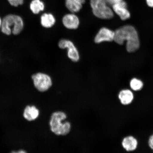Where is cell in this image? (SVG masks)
<instances>
[{
  "mask_svg": "<svg viewBox=\"0 0 153 153\" xmlns=\"http://www.w3.org/2000/svg\"><path fill=\"white\" fill-rule=\"evenodd\" d=\"M114 41L120 45L126 41V49L129 53L135 52L140 46L138 33L135 28L131 25L123 26L114 31Z\"/></svg>",
  "mask_w": 153,
  "mask_h": 153,
  "instance_id": "obj_1",
  "label": "cell"
},
{
  "mask_svg": "<svg viewBox=\"0 0 153 153\" xmlns=\"http://www.w3.org/2000/svg\"><path fill=\"white\" fill-rule=\"evenodd\" d=\"M25 27L24 19L22 15L16 13H9L3 17L0 31L7 36H17L22 33Z\"/></svg>",
  "mask_w": 153,
  "mask_h": 153,
  "instance_id": "obj_2",
  "label": "cell"
},
{
  "mask_svg": "<svg viewBox=\"0 0 153 153\" xmlns=\"http://www.w3.org/2000/svg\"><path fill=\"white\" fill-rule=\"evenodd\" d=\"M66 118V115L64 112L57 111L53 113L49 122L51 131L57 135H66L69 133L71 129L70 122L62 123Z\"/></svg>",
  "mask_w": 153,
  "mask_h": 153,
  "instance_id": "obj_3",
  "label": "cell"
},
{
  "mask_svg": "<svg viewBox=\"0 0 153 153\" xmlns=\"http://www.w3.org/2000/svg\"><path fill=\"white\" fill-rule=\"evenodd\" d=\"M90 4L93 14L97 18L110 19L113 17V10L108 6L106 0H91Z\"/></svg>",
  "mask_w": 153,
  "mask_h": 153,
  "instance_id": "obj_4",
  "label": "cell"
},
{
  "mask_svg": "<svg viewBox=\"0 0 153 153\" xmlns=\"http://www.w3.org/2000/svg\"><path fill=\"white\" fill-rule=\"evenodd\" d=\"M31 79L34 88L41 92L48 90L52 85L51 76L45 73L40 71L34 73L31 75Z\"/></svg>",
  "mask_w": 153,
  "mask_h": 153,
  "instance_id": "obj_5",
  "label": "cell"
},
{
  "mask_svg": "<svg viewBox=\"0 0 153 153\" xmlns=\"http://www.w3.org/2000/svg\"><path fill=\"white\" fill-rule=\"evenodd\" d=\"M59 46L62 49L68 50V55L73 62H77L79 59V55L77 48L73 43L70 40L62 39L59 43Z\"/></svg>",
  "mask_w": 153,
  "mask_h": 153,
  "instance_id": "obj_6",
  "label": "cell"
},
{
  "mask_svg": "<svg viewBox=\"0 0 153 153\" xmlns=\"http://www.w3.org/2000/svg\"><path fill=\"white\" fill-rule=\"evenodd\" d=\"M114 32L106 27L101 28L94 38V42L97 44L104 42L114 41Z\"/></svg>",
  "mask_w": 153,
  "mask_h": 153,
  "instance_id": "obj_7",
  "label": "cell"
},
{
  "mask_svg": "<svg viewBox=\"0 0 153 153\" xmlns=\"http://www.w3.org/2000/svg\"><path fill=\"white\" fill-rule=\"evenodd\" d=\"M112 7L113 10L122 20H126L130 18L131 14L127 9V4L125 1H120L113 5Z\"/></svg>",
  "mask_w": 153,
  "mask_h": 153,
  "instance_id": "obj_8",
  "label": "cell"
},
{
  "mask_svg": "<svg viewBox=\"0 0 153 153\" xmlns=\"http://www.w3.org/2000/svg\"><path fill=\"white\" fill-rule=\"evenodd\" d=\"M39 114V110L35 106L28 105L24 109L23 116L25 120L31 122L37 119Z\"/></svg>",
  "mask_w": 153,
  "mask_h": 153,
  "instance_id": "obj_9",
  "label": "cell"
},
{
  "mask_svg": "<svg viewBox=\"0 0 153 153\" xmlns=\"http://www.w3.org/2000/svg\"><path fill=\"white\" fill-rule=\"evenodd\" d=\"M62 23L64 25L69 29L74 30L77 28L79 24L78 17L74 13L67 14L63 17Z\"/></svg>",
  "mask_w": 153,
  "mask_h": 153,
  "instance_id": "obj_10",
  "label": "cell"
},
{
  "mask_svg": "<svg viewBox=\"0 0 153 153\" xmlns=\"http://www.w3.org/2000/svg\"><path fill=\"white\" fill-rule=\"evenodd\" d=\"M39 20L40 25L46 29L52 27L56 22L55 17L50 13H43L40 16Z\"/></svg>",
  "mask_w": 153,
  "mask_h": 153,
  "instance_id": "obj_11",
  "label": "cell"
},
{
  "mask_svg": "<svg viewBox=\"0 0 153 153\" xmlns=\"http://www.w3.org/2000/svg\"><path fill=\"white\" fill-rule=\"evenodd\" d=\"M122 146L128 152H133L137 149L138 145L137 140L132 136L126 137L122 140Z\"/></svg>",
  "mask_w": 153,
  "mask_h": 153,
  "instance_id": "obj_12",
  "label": "cell"
},
{
  "mask_svg": "<svg viewBox=\"0 0 153 153\" xmlns=\"http://www.w3.org/2000/svg\"><path fill=\"white\" fill-rule=\"evenodd\" d=\"M120 103L124 105H128L132 102L134 95L132 91L129 89L122 90L118 95Z\"/></svg>",
  "mask_w": 153,
  "mask_h": 153,
  "instance_id": "obj_13",
  "label": "cell"
},
{
  "mask_svg": "<svg viewBox=\"0 0 153 153\" xmlns=\"http://www.w3.org/2000/svg\"><path fill=\"white\" fill-rule=\"evenodd\" d=\"M29 9L32 14L37 15L45 9V5L41 0H32L29 5Z\"/></svg>",
  "mask_w": 153,
  "mask_h": 153,
  "instance_id": "obj_14",
  "label": "cell"
},
{
  "mask_svg": "<svg viewBox=\"0 0 153 153\" xmlns=\"http://www.w3.org/2000/svg\"><path fill=\"white\" fill-rule=\"evenodd\" d=\"M85 0H65V6L72 13L79 12L82 9Z\"/></svg>",
  "mask_w": 153,
  "mask_h": 153,
  "instance_id": "obj_15",
  "label": "cell"
},
{
  "mask_svg": "<svg viewBox=\"0 0 153 153\" xmlns=\"http://www.w3.org/2000/svg\"><path fill=\"white\" fill-rule=\"evenodd\" d=\"M130 86L133 91H140L143 89V84L141 80L137 78H133L130 82Z\"/></svg>",
  "mask_w": 153,
  "mask_h": 153,
  "instance_id": "obj_16",
  "label": "cell"
},
{
  "mask_svg": "<svg viewBox=\"0 0 153 153\" xmlns=\"http://www.w3.org/2000/svg\"><path fill=\"white\" fill-rule=\"evenodd\" d=\"M7 1L11 6L15 8L23 5L24 3V0H7Z\"/></svg>",
  "mask_w": 153,
  "mask_h": 153,
  "instance_id": "obj_17",
  "label": "cell"
},
{
  "mask_svg": "<svg viewBox=\"0 0 153 153\" xmlns=\"http://www.w3.org/2000/svg\"><path fill=\"white\" fill-rule=\"evenodd\" d=\"M123 0H106L108 4L112 6L117 3L123 1Z\"/></svg>",
  "mask_w": 153,
  "mask_h": 153,
  "instance_id": "obj_18",
  "label": "cell"
},
{
  "mask_svg": "<svg viewBox=\"0 0 153 153\" xmlns=\"http://www.w3.org/2000/svg\"><path fill=\"white\" fill-rule=\"evenodd\" d=\"M148 145L150 148L153 150V134L149 137L148 140Z\"/></svg>",
  "mask_w": 153,
  "mask_h": 153,
  "instance_id": "obj_19",
  "label": "cell"
},
{
  "mask_svg": "<svg viewBox=\"0 0 153 153\" xmlns=\"http://www.w3.org/2000/svg\"><path fill=\"white\" fill-rule=\"evenodd\" d=\"M146 1L149 7H153V0H146Z\"/></svg>",
  "mask_w": 153,
  "mask_h": 153,
  "instance_id": "obj_20",
  "label": "cell"
},
{
  "mask_svg": "<svg viewBox=\"0 0 153 153\" xmlns=\"http://www.w3.org/2000/svg\"><path fill=\"white\" fill-rule=\"evenodd\" d=\"M3 17L1 15H0V30H1V28L2 24Z\"/></svg>",
  "mask_w": 153,
  "mask_h": 153,
  "instance_id": "obj_21",
  "label": "cell"
},
{
  "mask_svg": "<svg viewBox=\"0 0 153 153\" xmlns=\"http://www.w3.org/2000/svg\"><path fill=\"white\" fill-rule=\"evenodd\" d=\"M1 53H0V59H1Z\"/></svg>",
  "mask_w": 153,
  "mask_h": 153,
  "instance_id": "obj_22",
  "label": "cell"
}]
</instances>
